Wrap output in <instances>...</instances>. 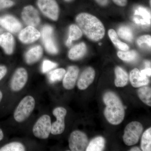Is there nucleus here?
Here are the masks:
<instances>
[{
    "instance_id": "nucleus-23",
    "label": "nucleus",
    "mask_w": 151,
    "mask_h": 151,
    "mask_svg": "<svg viewBox=\"0 0 151 151\" xmlns=\"http://www.w3.org/2000/svg\"><path fill=\"white\" fill-rule=\"evenodd\" d=\"M82 35V32L80 28L76 25H71L69 27V36L66 41V45L70 46L73 41L79 39Z\"/></svg>"
},
{
    "instance_id": "nucleus-37",
    "label": "nucleus",
    "mask_w": 151,
    "mask_h": 151,
    "mask_svg": "<svg viewBox=\"0 0 151 151\" xmlns=\"http://www.w3.org/2000/svg\"><path fill=\"white\" fill-rule=\"evenodd\" d=\"M99 5L102 6H105L108 4L109 0H95Z\"/></svg>"
},
{
    "instance_id": "nucleus-25",
    "label": "nucleus",
    "mask_w": 151,
    "mask_h": 151,
    "mask_svg": "<svg viewBox=\"0 0 151 151\" xmlns=\"http://www.w3.org/2000/svg\"><path fill=\"white\" fill-rule=\"evenodd\" d=\"M139 98L142 101L148 106H151V89L148 86H143L138 90Z\"/></svg>"
},
{
    "instance_id": "nucleus-27",
    "label": "nucleus",
    "mask_w": 151,
    "mask_h": 151,
    "mask_svg": "<svg viewBox=\"0 0 151 151\" xmlns=\"http://www.w3.org/2000/svg\"><path fill=\"white\" fill-rule=\"evenodd\" d=\"M118 34L121 38L128 42H132L134 38L132 29L127 26H122L119 28Z\"/></svg>"
},
{
    "instance_id": "nucleus-9",
    "label": "nucleus",
    "mask_w": 151,
    "mask_h": 151,
    "mask_svg": "<svg viewBox=\"0 0 151 151\" xmlns=\"http://www.w3.org/2000/svg\"><path fill=\"white\" fill-rule=\"evenodd\" d=\"M41 35L47 51L50 54H57L58 52V49L53 38L52 28L49 25L44 27L42 30Z\"/></svg>"
},
{
    "instance_id": "nucleus-39",
    "label": "nucleus",
    "mask_w": 151,
    "mask_h": 151,
    "mask_svg": "<svg viewBox=\"0 0 151 151\" xmlns=\"http://www.w3.org/2000/svg\"><path fill=\"white\" fill-rule=\"evenodd\" d=\"M4 135L2 130L0 129V141H1L4 138Z\"/></svg>"
},
{
    "instance_id": "nucleus-21",
    "label": "nucleus",
    "mask_w": 151,
    "mask_h": 151,
    "mask_svg": "<svg viewBox=\"0 0 151 151\" xmlns=\"http://www.w3.org/2000/svg\"><path fill=\"white\" fill-rule=\"evenodd\" d=\"M116 78L115 84L117 87H124L128 83V75L125 70L118 66L115 69Z\"/></svg>"
},
{
    "instance_id": "nucleus-11",
    "label": "nucleus",
    "mask_w": 151,
    "mask_h": 151,
    "mask_svg": "<svg viewBox=\"0 0 151 151\" xmlns=\"http://www.w3.org/2000/svg\"><path fill=\"white\" fill-rule=\"evenodd\" d=\"M22 16L24 21L27 25L35 27L40 22L38 12L32 6L25 7L22 12Z\"/></svg>"
},
{
    "instance_id": "nucleus-32",
    "label": "nucleus",
    "mask_w": 151,
    "mask_h": 151,
    "mask_svg": "<svg viewBox=\"0 0 151 151\" xmlns=\"http://www.w3.org/2000/svg\"><path fill=\"white\" fill-rule=\"evenodd\" d=\"M57 64L49 60H44L42 65V71L43 73H47L50 70L56 67Z\"/></svg>"
},
{
    "instance_id": "nucleus-10",
    "label": "nucleus",
    "mask_w": 151,
    "mask_h": 151,
    "mask_svg": "<svg viewBox=\"0 0 151 151\" xmlns=\"http://www.w3.org/2000/svg\"><path fill=\"white\" fill-rule=\"evenodd\" d=\"M27 80L28 73L26 70L23 68H18L11 80V89L14 92L20 91L25 86Z\"/></svg>"
},
{
    "instance_id": "nucleus-7",
    "label": "nucleus",
    "mask_w": 151,
    "mask_h": 151,
    "mask_svg": "<svg viewBox=\"0 0 151 151\" xmlns=\"http://www.w3.org/2000/svg\"><path fill=\"white\" fill-rule=\"evenodd\" d=\"M52 114L56 118V121L51 124L50 133L54 135L60 134L65 130V118L67 111L63 107H57L53 110Z\"/></svg>"
},
{
    "instance_id": "nucleus-13",
    "label": "nucleus",
    "mask_w": 151,
    "mask_h": 151,
    "mask_svg": "<svg viewBox=\"0 0 151 151\" xmlns=\"http://www.w3.org/2000/svg\"><path fill=\"white\" fill-rule=\"evenodd\" d=\"M40 36V33L35 28L28 26L20 32L19 37L22 42L30 43L37 40Z\"/></svg>"
},
{
    "instance_id": "nucleus-36",
    "label": "nucleus",
    "mask_w": 151,
    "mask_h": 151,
    "mask_svg": "<svg viewBox=\"0 0 151 151\" xmlns=\"http://www.w3.org/2000/svg\"><path fill=\"white\" fill-rule=\"evenodd\" d=\"M140 72L143 75H145L146 76H151V68H146L145 69L141 70Z\"/></svg>"
},
{
    "instance_id": "nucleus-1",
    "label": "nucleus",
    "mask_w": 151,
    "mask_h": 151,
    "mask_svg": "<svg viewBox=\"0 0 151 151\" xmlns=\"http://www.w3.org/2000/svg\"><path fill=\"white\" fill-rule=\"evenodd\" d=\"M78 27L88 38L94 41L102 39L105 35V29L100 20L90 14L82 13L76 17Z\"/></svg>"
},
{
    "instance_id": "nucleus-8",
    "label": "nucleus",
    "mask_w": 151,
    "mask_h": 151,
    "mask_svg": "<svg viewBox=\"0 0 151 151\" xmlns=\"http://www.w3.org/2000/svg\"><path fill=\"white\" fill-rule=\"evenodd\" d=\"M37 4L45 15L53 20L58 19L59 7L55 0H38Z\"/></svg>"
},
{
    "instance_id": "nucleus-29",
    "label": "nucleus",
    "mask_w": 151,
    "mask_h": 151,
    "mask_svg": "<svg viewBox=\"0 0 151 151\" xmlns=\"http://www.w3.org/2000/svg\"><path fill=\"white\" fill-rule=\"evenodd\" d=\"M25 151L24 145L19 142H12L9 143L0 148V151Z\"/></svg>"
},
{
    "instance_id": "nucleus-31",
    "label": "nucleus",
    "mask_w": 151,
    "mask_h": 151,
    "mask_svg": "<svg viewBox=\"0 0 151 151\" xmlns=\"http://www.w3.org/2000/svg\"><path fill=\"white\" fill-rule=\"evenodd\" d=\"M137 43L139 46L142 47L144 44H145L149 47L151 46V37L150 35H143L140 37L137 40Z\"/></svg>"
},
{
    "instance_id": "nucleus-18",
    "label": "nucleus",
    "mask_w": 151,
    "mask_h": 151,
    "mask_svg": "<svg viewBox=\"0 0 151 151\" xmlns=\"http://www.w3.org/2000/svg\"><path fill=\"white\" fill-rule=\"evenodd\" d=\"M0 46L8 55L12 53L14 47V39L11 34L6 32L0 35Z\"/></svg>"
},
{
    "instance_id": "nucleus-14",
    "label": "nucleus",
    "mask_w": 151,
    "mask_h": 151,
    "mask_svg": "<svg viewBox=\"0 0 151 151\" xmlns=\"http://www.w3.org/2000/svg\"><path fill=\"white\" fill-rule=\"evenodd\" d=\"M0 25L12 33L18 32L22 27L21 23L15 18L10 15L0 17Z\"/></svg>"
},
{
    "instance_id": "nucleus-24",
    "label": "nucleus",
    "mask_w": 151,
    "mask_h": 151,
    "mask_svg": "<svg viewBox=\"0 0 151 151\" xmlns=\"http://www.w3.org/2000/svg\"><path fill=\"white\" fill-rule=\"evenodd\" d=\"M108 35L112 41V42L119 49L122 51H127L129 50V46L126 43H124L119 40L118 35L116 32L113 29L109 30Z\"/></svg>"
},
{
    "instance_id": "nucleus-20",
    "label": "nucleus",
    "mask_w": 151,
    "mask_h": 151,
    "mask_svg": "<svg viewBox=\"0 0 151 151\" xmlns=\"http://www.w3.org/2000/svg\"><path fill=\"white\" fill-rule=\"evenodd\" d=\"M86 51V44L84 42H81L70 49L68 52V57L72 60L80 59L84 56Z\"/></svg>"
},
{
    "instance_id": "nucleus-38",
    "label": "nucleus",
    "mask_w": 151,
    "mask_h": 151,
    "mask_svg": "<svg viewBox=\"0 0 151 151\" xmlns=\"http://www.w3.org/2000/svg\"><path fill=\"white\" fill-rule=\"evenodd\" d=\"M145 65L146 68H150L151 62L149 61H146L145 62Z\"/></svg>"
},
{
    "instance_id": "nucleus-44",
    "label": "nucleus",
    "mask_w": 151,
    "mask_h": 151,
    "mask_svg": "<svg viewBox=\"0 0 151 151\" xmlns=\"http://www.w3.org/2000/svg\"><path fill=\"white\" fill-rule=\"evenodd\" d=\"M99 44V45H101V44H102V43H100Z\"/></svg>"
},
{
    "instance_id": "nucleus-34",
    "label": "nucleus",
    "mask_w": 151,
    "mask_h": 151,
    "mask_svg": "<svg viewBox=\"0 0 151 151\" xmlns=\"http://www.w3.org/2000/svg\"><path fill=\"white\" fill-rule=\"evenodd\" d=\"M7 69L6 66L4 65H0V81L6 74Z\"/></svg>"
},
{
    "instance_id": "nucleus-28",
    "label": "nucleus",
    "mask_w": 151,
    "mask_h": 151,
    "mask_svg": "<svg viewBox=\"0 0 151 151\" xmlns=\"http://www.w3.org/2000/svg\"><path fill=\"white\" fill-rule=\"evenodd\" d=\"M65 70L63 68H58L50 72L48 78L50 83H53L57 81H61L65 75Z\"/></svg>"
},
{
    "instance_id": "nucleus-35",
    "label": "nucleus",
    "mask_w": 151,
    "mask_h": 151,
    "mask_svg": "<svg viewBox=\"0 0 151 151\" xmlns=\"http://www.w3.org/2000/svg\"><path fill=\"white\" fill-rule=\"evenodd\" d=\"M116 5L121 6H124L127 4V0H113Z\"/></svg>"
},
{
    "instance_id": "nucleus-40",
    "label": "nucleus",
    "mask_w": 151,
    "mask_h": 151,
    "mask_svg": "<svg viewBox=\"0 0 151 151\" xmlns=\"http://www.w3.org/2000/svg\"><path fill=\"white\" fill-rule=\"evenodd\" d=\"M131 151H140L139 148H138V147H134L132 148L131 150H130Z\"/></svg>"
},
{
    "instance_id": "nucleus-41",
    "label": "nucleus",
    "mask_w": 151,
    "mask_h": 151,
    "mask_svg": "<svg viewBox=\"0 0 151 151\" xmlns=\"http://www.w3.org/2000/svg\"><path fill=\"white\" fill-rule=\"evenodd\" d=\"M3 98V94L2 92L0 91V102L1 101L2 99Z\"/></svg>"
},
{
    "instance_id": "nucleus-26",
    "label": "nucleus",
    "mask_w": 151,
    "mask_h": 151,
    "mask_svg": "<svg viewBox=\"0 0 151 151\" xmlns=\"http://www.w3.org/2000/svg\"><path fill=\"white\" fill-rule=\"evenodd\" d=\"M141 148L143 151H151V128L144 132L141 140Z\"/></svg>"
},
{
    "instance_id": "nucleus-6",
    "label": "nucleus",
    "mask_w": 151,
    "mask_h": 151,
    "mask_svg": "<svg viewBox=\"0 0 151 151\" xmlns=\"http://www.w3.org/2000/svg\"><path fill=\"white\" fill-rule=\"evenodd\" d=\"M68 142L69 148L71 151L86 150L88 145V138L84 132L79 131H73L70 134Z\"/></svg>"
},
{
    "instance_id": "nucleus-15",
    "label": "nucleus",
    "mask_w": 151,
    "mask_h": 151,
    "mask_svg": "<svg viewBox=\"0 0 151 151\" xmlns=\"http://www.w3.org/2000/svg\"><path fill=\"white\" fill-rule=\"evenodd\" d=\"M78 73L79 69L77 66H70L68 68L63 81V84L65 89L70 90L74 88Z\"/></svg>"
},
{
    "instance_id": "nucleus-12",
    "label": "nucleus",
    "mask_w": 151,
    "mask_h": 151,
    "mask_svg": "<svg viewBox=\"0 0 151 151\" xmlns=\"http://www.w3.org/2000/svg\"><path fill=\"white\" fill-rule=\"evenodd\" d=\"M133 21L141 26H149L151 24L150 12L144 7L139 6L134 11Z\"/></svg>"
},
{
    "instance_id": "nucleus-16",
    "label": "nucleus",
    "mask_w": 151,
    "mask_h": 151,
    "mask_svg": "<svg viewBox=\"0 0 151 151\" xmlns=\"http://www.w3.org/2000/svg\"><path fill=\"white\" fill-rule=\"evenodd\" d=\"M95 72L91 67H88L81 73L78 82L77 86L80 90L86 89L90 85L95 78Z\"/></svg>"
},
{
    "instance_id": "nucleus-19",
    "label": "nucleus",
    "mask_w": 151,
    "mask_h": 151,
    "mask_svg": "<svg viewBox=\"0 0 151 151\" xmlns=\"http://www.w3.org/2000/svg\"><path fill=\"white\" fill-rule=\"evenodd\" d=\"M42 49L40 45H36L30 49L25 55L26 62L29 64H32L37 62L42 55Z\"/></svg>"
},
{
    "instance_id": "nucleus-22",
    "label": "nucleus",
    "mask_w": 151,
    "mask_h": 151,
    "mask_svg": "<svg viewBox=\"0 0 151 151\" xmlns=\"http://www.w3.org/2000/svg\"><path fill=\"white\" fill-rule=\"evenodd\" d=\"M105 141L104 138L98 137L94 138L88 144L86 151H101L104 150Z\"/></svg>"
},
{
    "instance_id": "nucleus-17",
    "label": "nucleus",
    "mask_w": 151,
    "mask_h": 151,
    "mask_svg": "<svg viewBox=\"0 0 151 151\" xmlns=\"http://www.w3.org/2000/svg\"><path fill=\"white\" fill-rule=\"evenodd\" d=\"M129 78L132 86L135 88L145 86L149 83L147 76L142 74L137 68H135L131 71Z\"/></svg>"
},
{
    "instance_id": "nucleus-3",
    "label": "nucleus",
    "mask_w": 151,
    "mask_h": 151,
    "mask_svg": "<svg viewBox=\"0 0 151 151\" xmlns=\"http://www.w3.org/2000/svg\"><path fill=\"white\" fill-rule=\"evenodd\" d=\"M35 106L34 98L27 95L22 99L16 108L14 118L17 122L22 123L27 120L32 113Z\"/></svg>"
},
{
    "instance_id": "nucleus-30",
    "label": "nucleus",
    "mask_w": 151,
    "mask_h": 151,
    "mask_svg": "<svg viewBox=\"0 0 151 151\" xmlns=\"http://www.w3.org/2000/svg\"><path fill=\"white\" fill-rule=\"evenodd\" d=\"M117 55L120 59L127 62L135 60L137 57V53L135 50L118 52Z\"/></svg>"
},
{
    "instance_id": "nucleus-42",
    "label": "nucleus",
    "mask_w": 151,
    "mask_h": 151,
    "mask_svg": "<svg viewBox=\"0 0 151 151\" xmlns=\"http://www.w3.org/2000/svg\"><path fill=\"white\" fill-rule=\"evenodd\" d=\"M3 32V29H2L0 28V35L2 34Z\"/></svg>"
},
{
    "instance_id": "nucleus-5",
    "label": "nucleus",
    "mask_w": 151,
    "mask_h": 151,
    "mask_svg": "<svg viewBox=\"0 0 151 151\" xmlns=\"http://www.w3.org/2000/svg\"><path fill=\"white\" fill-rule=\"evenodd\" d=\"M51 122L50 116L44 115L38 119L33 127L32 132L35 137L42 139L49 137L51 132Z\"/></svg>"
},
{
    "instance_id": "nucleus-43",
    "label": "nucleus",
    "mask_w": 151,
    "mask_h": 151,
    "mask_svg": "<svg viewBox=\"0 0 151 151\" xmlns=\"http://www.w3.org/2000/svg\"><path fill=\"white\" fill-rule=\"evenodd\" d=\"M65 1L67 2H70L71 1H73V0H65Z\"/></svg>"
},
{
    "instance_id": "nucleus-33",
    "label": "nucleus",
    "mask_w": 151,
    "mask_h": 151,
    "mask_svg": "<svg viewBox=\"0 0 151 151\" xmlns=\"http://www.w3.org/2000/svg\"><path fill=\"white\" fill-rule=\"evenodd\" d=\"M14 4V3L10 0H0V10L10 7Z\"/></svg>"
},
{
    "instance_id": "nucleus-4",
    "label": "nucleus",
    "mask_w": 151,
    "mask_h": 151,
    "mask_svg": "<svg viewBox=\"0 0 151 151\" xmlns=\"http://www.w3.org/2000/svg\"><path fill=\"white\" fill-rule=\"evenodd\" d=\"M142 125L139 122H134L128 124L124 131L123 140L127 145H134L139 142L142 133Z\"/></svg>"
},
{
    "instance_id": "nucleus-2",
    "label": "nucleus",
    "mask_w": 151,
    "mask_h": 151,
    "mask_svg": "<svg viewBox=\"0 0 151 151\" xmlns=\"http://www.w3.org/2000/svg\"><path fill=\"white\" fill-rule=\"evenodd\" d=\"M103 101L106 105L104 115L107 121L113 125L121 124L125 117V110L119 97L113 92H108L104 94Z\"/></svg>"
}]
</instances>
